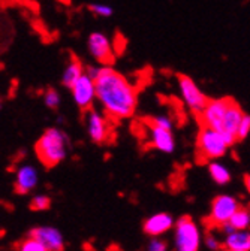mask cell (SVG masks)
I'll return each instance as SVG.
<instances>
[{"label": "cell", "instance_id": "obj_1", "mask_svg": "<svg viewBox=\"0 0 250 251\" xmlns=\"http://www.w3.org/2000/svg\"><path fill=\"white\" fill-rule=\"evenodd\" d=\"M95 81L96 100L110 120L131 118L138 106L135 85L112 66H99Z\"/></svg>", "mask_w": 250, "mask_h": 251}, {"label": "cell", "instance_id": "obj_2", "mask_svg": "<svg viewBox=\"0 0 250 251\" xmlns=\"http://www.w3.org/2000/svg\"><path fill=\"white\" fill-rule=\"evenodd\" d=\"M69 138L57 127L47 129L36 141L35 152L45 168H54L63 162L69 152Z\"/></svg>", "mask_w": 250, "mask_h": 251}, {"label": "cell", "instance_id": "obj_3", "mask_svg": "<svg viewBox=\"0 0 250 251\" xmlns=\"http://www.w3.org/2000/svg\"><path fill=\"white\" fill-rule=\"evenodd\" d=\"M174 251H199L202 235L198 225L189 215L174 222Z\"/></svg>", "mask_w": 250, "mask_h": 251}, {"label": "cell", "instance_id": "obj_4", "mask_svg": "<svg viewBox=\"0 0 250 251\" xmlns=\"http://www.w3.org/2000/svg\"><path fill=\"white\" fill-rule=\"evenodd\" d=\"M229 145L221 133L207 126H202L196 139V152L199 159L205 162L219 160L226 154Z\"/></svg>", "mask_w": 250, "mask_h": 251}, {"label": "cell", "instance_id": "obj_5", "mask_svg": "<svg viewBox=\"0 0 250 251\" xmlns=\"http://www.w3.org/2000/svg\"><path fill=\"white\" fill-rule=\"evenodd\" d=\"M240 202L229 195H219L211 202L210 215L207 220V225L210 227H221L222 225L228 223L232 214L240 208Z\"/></svg>", "mask_w": 250, "mask_h": 251}, {"label": "cell", "instance_id": "obj_6", "mask_svg": "<svg viewBox=\"0 0 250 251\" xmlns=\"http://www.w3.org/2000/svg\"><path fill=\"white\" fill-rule=\"evenodd\" d=\"M178 90H180V96H181L184 105L194 114L199 115V112L204 109L208 98L198 87V84L191 76L181 74V75H178Z\"/></svg>", "mask_w": 250, "mask_h": 251}, {"label": "cell", "instance_id": "obj_7", "mask_svg": "<svg viewBox=\"0 0 250 251\" xmlns=\"http://www.w3.org/2000/svg\"><path fill=\"white\" fill-rule=\"evenodd\" d=\"M85 126H87V133L88 138L95 144H104L111 136V124L110 118L95 109H87L85 117Z\"/></svg>", "mask_w": 250, "mask_h": 251}, {"label": "cell", "instance_id": "obj_8", "mask_svg": "<svg viewBox=\"0 0 250 251\" xmlns=\"http://www.w3.org/2000/svg\"><path fill=\"white\" fill-rule=\"evenodd\" d=\"M231 98H222V99H208L204 109L199 112V120L202 126H207L210 129L221 130L222 121L226 112V108L229 105Z\"/></svg>", "mask_w": 250, "mask_h": 251}, {"label": "cell", "instance_id": "obj_9", "mask_svg": "<svg viewBox=\"0 0 250 251\" xmlns=\"http://www.w3.org/2000/svg\"><path fill=\"white\" fill-rule=\"evenodd\" d=\"M88 52L95 58L101 66H111L114 61V48L110 39L101 33V31H93L87 41Z\"/></svg>", "mask_w": 250, "mask_h": 251}, {"label": "cell", "instance_id": "obj_10", "mask_svg": "<svg viewBox=\"0 0 250 251\" xmlns=\"http://www.w3.org/2000/svg\"><path fill=\"white\" fill-rule=\"evenodd\" d=\"M74 102L81 109H90L93 102L96 100V91H95V81L85 74H83L71 87H69Z\"/></svg>", "mask_w": 250, "mask_h": 251}, {"label": "cell", "instance_id": "obj_11", "mask_svg": "<svg viewBox=\"0 0 250 251\" xmlns=\"http://www.w3.org/2000/svg\"><path fill=\"white\" fill-rule=\"evenodd\" d=\"M243 114H244V111L241 109V106L231 98L229 105L225 112V117H223V121H222V127L219 130V133L225 138V141L229 147H232L238 142L237 141V127H238V123H240Z\"/></svg>", "mask_w": 250, "mask_h": 251}, {"label": "cell", "instance_id": "obj_12", "mask_svg": "<svg viewBox=\"0 0 250 251\" xmlns=\"http://www.w3.org/2000/svg\"><path fill=\"white\" fill-rule=\"evenodd\" d=\"M147 126H148V138H150V144L153 148L159 150L161 152L165 154H171L175 150V138L172 130L159 127V126L153 124L150 120H145Z\"/></svg>", "mask_w": 250, "mask_h": 251}, {"label": "cell", "instance_id": "obj_13", "mask_svg": "<svg viewBox=\"0 0 250 251\" xmlns=\"http://www.w3.org/2000/svg\"><path fill=\"white\" fill-rule=\"evenodd\" d=\"M30 236L38 239L48 251H63L65 238L58 229L53 226H39L30 230Z\"/></svg>", "mask_w": 250, "mask_h": 251}, {"label": "cell", "instance_id": "obj_14", "mask_svg": "<svg viewBox=\"0 0 250 251\" xmlns=\"http://www.w3.org/2000/svg\"><path fill=\"white\" fill-rule=\"evenodd\" d=\"M144 233L154 238L168 233L174 227V218L168 212H156L144 222Z\"/></svg>", "mask_w": 250, "mask_h": 251}, {"label": "cell", "instance_id": "obj_15", "mask_svg": "<svg viewBox=\"0 0 250 251\" xmlns=\"http://www.w3.org/2000/svg\"><path fill=\"white\" fill-rule=\"evenodd\" d=\"M39 181V175L35 166L32 165H24L17 171L15 175V192L18 195H27L30 192H33Z\"/></svg>", "mask_w": 250, "mask_h": 251}, {"label": "cell", "instance_id": "obj_16", "mask_svg": "<svg viewBox=\"0 0 250 251\" xmlns=\"http://www.w3.org/2000/svg\"><path fill=\"white\" fill-rule=\"evenodd\" d=\"M222 245L228 250L250 251V233L249 230H232L225 235Z\"/></svg>", "mask_w": 250, "mask_h": 251}, {"label": "cell", "instance_id": "obj_17", "mask_svg": "<svg viewBox=\"0 0 250 251\" xmlns=\"http://www.w3.org/2000/svg\"><path fill=\"white\" fill-rule=\"evenodd\" d=\"M84 74V65L81 63V60L75 55H72V58L69 60V63L66 65L65 71H63V76H61V82H63L68 88Z\"/></svg>", "mask_w": 250, "mask_h": 251}, {"label": "cell", "instance_id": "obj_18", "mask_svg": "<svg viewBox=\"0 0 250 251\" xmlns=\"http://www.w3.org/2000/svg\"><path fill=\"white\" fill-rule=\"evenodd\" d=\"M208 174H210L211 179L219 185H226L231 181L229 169L219 160H211L208 163Z\"/></svg>", "mask_w": 250, "mask_h": 251}, {"label": "cell", "instance_id": "obj_19", "mask_svg": "<svg viewBox=\"0 0 250 251\" xmlns=\"http://www.w3.org/2000/svg\"><path fill=\"white\" fill-rule=\"evenodd\" d=\"M228 223L232 226L234 230H247L249 226H250V214H249V209L240 206L232 214V217L229 218Z\"/></svg>", "mask_w": 250, "mask_h": 251}, {"label": "cell", "instance_id": "obj_20", "mask_svg": "<svg viewBox=\"0 0 250 251\" xmlns=\"http://www.w3.org/2000/svg\"><path fill=\"white\" fill-rule=\"evenodd\" d=\"M17 251H48L38 239H35L33 236H30L23 239L18 245H17Z\"/></svg>", "mask_w": 250, "mask_h": 251}, {"label": "cell", "instance_id": "obj_21", "mask_svg": "<svg viewBox=\"0 0 250 251\" xmlns=\"http://www.w3.org/2000/svg\"><path fill=\"white\" fill-rule=\"evenodd\" d=\"M60 102H61V98H60V93L54 88H48L45 93H44V103L47 108L50 109H57L60 106Z\"/></svg>", "mask_w": 250, "mask_h": 251}, {"label": "cell", "instance_id": "obj_22", "mask_svg": "<svg viewBox=\"0 0 250 251\" xmlns=\"http://www.w3.org/2000/svg\"><path fill=\"white\" fill-rule=\"evenodd\" d=\"M51 208V199L45 195H36L30 201V209L32 211H47Z\"/></svg>", "mask_w": 250, "mask_h": 251}, {"label": "cell", "instance_id": "obj_23", "mask_svg": "<svg viewBox=\"0 0 250 251\" xmlns=\"http://www.w3.org/2000/svg\"><path fill=\"white\" fill-rule=\"evenodd\" d=\"M249 133H250V115L247 112H244L238 123V127H237V141L246 139L249 136Z\"/></svg>", "mask_w": 250, "mask_h": 251}, {"label": "cell", "instance_id": "obj_24", "mask_svg": "<svg viewBox=\"0 0 250 251\" xmlns=\"http://www.w3.org/2000/svg\"><path fill=\"white\" fill-rule=\"evenodd\" d=\"M88 9L91 11V14H95L96 17H104V18H108L112 15V8L108 6V5H104V3H91L88 5Z\"/></svg>", "mask_w": 250, "mask_h": 251}, {"label": "cell", "instance_id": "obj_25", "mask_svg": "<svg viewBox=\"0 0 250 251\" xmlns=\"http://www.w3.org/2000/svg\"><path fill=\"white\" fill-rule=\"evenodd\" d=\"M153 124L159 126V127H164V129H168V130H172L174 129V121L171 117L168 115H156L153 118H148Z\"/></svg>", "mask_w": 250, "mask_h": 251}, {"label": "cell", "instance_id": "obj_26", "mask_svg": "<svg viewBox=\"0 0 250 251\" xmlns=\"http://www.w3.org/2000/svg\"><path fill=\"white\" fill-rule=\"evenodd\" d=\"M147 251H168V244L161 236H154L147 245Z\"/></svg>", "mask_w": 250, "mask_h": 251}, {"label": "cell", "instance_id": "obj_27", "mask_svg": "<svg viewBox=\"0 0 250 251\" xmlns=\"http://www.w3.org/2000/svg\"><path fill=\"white\" fill-rule=\"evenodd\" d=\"M205 245H207V248L211 250V251H221V248L223 247L222 242L219 241V238L214 236V235H207V238H205Z\"/></svg>", "mask_w": 250, "mask_h": 251}, {"label": "cell", "instance_id": "obj_28", "mask_svg": "<svg viewBox=\"0 0 250 251\" xmlns=\"http://www.w3.org/2000/svg\"><path fill=\"white\" fill-rule=\"evenodd\" d=\"M223 251H235V250H228V248H225Z\"/></svg>", "mask_w": 250, "mask_h": 251}, {"label": "cell", "instance_id": "obj_29", "mask_svg": "<svg viewBox=\"0 0 250 251\" xmlns=\"http://www.w3.org/2000/svg\"><path fill=\"white\" fill-rule=\"evenodd\" d=\"M0 106H2V102H0Z\"/></svg>", "mask_w": 250, "mask_h": 251}]
</instances>
